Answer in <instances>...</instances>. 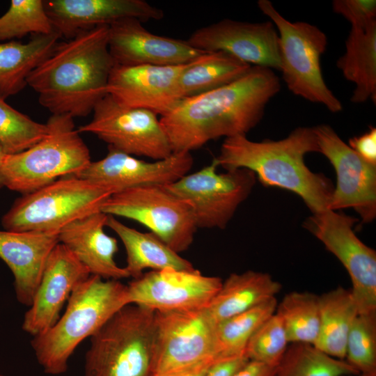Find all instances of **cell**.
<instances>
[{"label": "cell", "mask_w": 376, "mask_h": 376, "mask_svg": "<svg viewBox=\"0 0 376 376\" xmlns=\"http://www.w3.org/2000/svg\"><path fill=\"white\" fill-rule=\"evenodd\" d=\"M280 89L274 70L251 66L226 86L182 100L159 120L172 151L191 152L212 140L246 135Z\"/></svg>", "instance_id": "1"}, {"label": "cell", "mask_w": 376, "mask_h": 376, "mask_svg": "<svg viewBox=\"0 0 376 376\" xmlns=\"http://www.w3.org/2000/svg\"><path fill=\"white\" fill-rule=\"evenodd\" d=\"M109 26L82 31L58 42L29 75L27 86L52 114L84 117L107 95L114 62L109 50Z\"/></svg>", "instance_id": "2"}, {"label": "cell", "mask_w": 376, "mask_h": 376, "mask_svg": "<svg viewBox=\"0 0 376 376\" xmlns=\"http://www.w3.org/2000/svg\"><path fill=\"white\" fill-rule=\"evenodd\" d=\"M312 152H319L313 127H298L278 141H253L246 135L226 138L214 159L226 171L246 169L265 187L299 195L315 214L328 209L334 187L306 165L304 157Z\"/></svg>", "instance_id": "3"}, {"label": "cell", "mask_w": 376, "mask_h": 376, "mask_svg": "<svg viewBox=\"0 0 376 376\" xmlns=\"http://www.w3.org/2000/svg\"><path fill=\"white\" fill-rule=\"evenodd\" d=\"M128 304V286L119 280L90 275L80 282L70 296L63 315L31 340L44 372L53 375L65 373L68 360L79 343Z\"/></svg>", "instance_id": "4"}, {"label": "cell", "mask_w": 376, "mask_h": 376, "mask_svg": "<svg viewBox=\"0 0 376 376\" xmlns=\"http://www.w3.org/2000/svg\"><path fill=\"white\" fill-rule=\"evenodd\" d=\"M73 119L52 114L44 138L24 151L6 155L0 166V189L26 194L86 169L92 161L90 152Z\"/></svg>", "instance_id": "5"}, {"label": "cell", "mask_w": 376, "mask_h": 376, "mask_svg": "<svg viewBox=\"0 0 376 376\" xmlns=\"http://www.w3.org/2000/svg\"><path fill=\"white\" fill-rule=\"evenodd\" d=\"M155 347V311L128 304L90 338L84 376H152Z\"/></svg>", "instance_id": "6"}, {"label": "cell", "mask_w": 376, "mask_h": 376, "mask_svg": "<svg viewBox=\"0 0 376 376\" xmlns=\"http://www.w3.org/2000/svg\"><path fill=\"white\" fill-rule=\"evenodd\" d=\"M113 192L75 175L62 177L22 194L2 217L9 231L60 232L67 225L101 211Z\"/></svg>", "instance_id": "7"}, {"label": "cell", "mask_w": 376, "mask_h": 376, "mask_svg": "<svg viewBox=\"0 0 376 376\" xmlns=\"http://www.w3.org/2000/svg\"><path fill=\"white\" fill-rule=\"evenodd\" d=\"M257 4L276 29L280 71L288 90L331 112L342 111L341 102L327 86L322 72L320 58L328 44L327 35L310 23L288 21L269 0H259Z\"/></svg>", "instance_id": "8"}, {"label": "cell", "mask_w": 376, "mask_h": 376, "mask_svg": "<svg viewBox=\"0 0 376 376\" xmlns=\"http://www.w3.org/2000/svg\"><path fill=\"white\" fill-rule=\"evenodd\" d=\"M101 212L140 223L178 253L189 248L198 229L189 202L164 185H145L113 193Z\"/></svg>", "instance_id": "9"}, {"label": "cell", "mask_w": 376, "mask_h": 376, "mask_svg": "<svg viewBox=\"0 0 376 376\" xmlns=\"http://www.w3.org/2000/svg\"><path fill=\"white\" fill-rule=\"evenodd\" d=\"M218 166L214 158L207 166L166 185L189 202L198 228H226L256 182L255 173L250 170L218 173Z\"/></svg>", "instance_id": "10"}, {"label": "cell", "mask_w": 376, "mask_h": 376, "mask_svg": "<svg viewBox=\"0 0 376 376\" xmlns=\"http://www.w3.org/2000/svg\"><path fill=\"white\" fill-rule=\"evenodd\" d=\"M93 113L90 122L77 128L80 134H94L108 146L132 156L159 160L173 152L157 115L151 111L122 106L107 94Z\"/></svg>", "instance_id": "11"}, {"label": "cell", "mask_w": 376, "mask_h": 376, "mask_svg": "<svg viewBox=\"0 0 376 376\" xmlns=\"http://www.w3.org/2000/svg\"><path fill=\"white\" fill-rule=\"evenodd\" d=\"M152 376H166L217 361L214 324L205 310L155 311Z\"/></svg>", "instance_id": "12"}, {"label": "cell", "mask_w": 376, "mask_h": 376, "mask_svg": "<svg viewBox=\"0 0 376 376\" xmlns=\"http://www.w3.org/2000/svg\"><path fill=\"white\" fill-rule=\"evenodd\" d=\"M357 221L353 217L327 209L313 214L304 226L346 269L359 313L376 312V252L354 232Z\"/></svg>", "instance_id": "13"}, {"label": "cell", "mask_w": 376, "mask_h": 376, "mask_svg": "<svg viewBox=\"0 0 376 376\" xmlns=\"http://www.w3.org/2000/svg\"><path fill=\"white\" fill-rule=\"evenodd\" d=\"M319 148L334 166L337 177L328 209L352 207L362 223L376 217V164L362 159L329 125L313 127Z\"/></svg>", "instance_id": "14"}, {"label": "cell", "mask_w": 376, "mask_h": 376, "mask_svg": "<svg viewBox=\"0 0 376 376\" xmlns=\"http://www.w3.org/2000/svg\"><path fill=\"white\" fill-rule=\"evenodd\" d=\"M222 283L196 269L166 268L144 273L127 286L130 304L154 311H196L208 306Z\"/></svg>", "instance_id": "15"}, {"label": "cell", "mask_w": 376, "mask_h": 376, "mask_svg": "<svg viewBox=\"0 0 376 376\" xmlns=\"http://www.w3.org/2000/svg\"><path fill=\"white\" fill-rule=\"evenodd\" d=\"M187 41L205 52H223L251 66L280 71L279 36L271 21L224 19L196 30Z\"/></svg>", "instance_id": "16"}, {"label": "cell", "mask_w": 376, "mask_h": 376, "mask_svg": "<svg viewBox=\"0 0 376 376\" xmlns=\"http://www.w3.org/2000/svg\"><path fill=\"white\" fill-rule=\"evenodd\" d=\"M193 164L189 152H173L164 159L146 162L108 146L103 158L91 161L75 175L116 193L145 185L171 184L187 174Z\"/></svg>", "instance_id": "17"}, {"label": "cell", "mask_w": 376, "mask_h": 376, "mask_svg": "<svg viewBox=\"0 0 376 376\" xmlns=\"http://www.w3.org/2000/svg\"><path fill=\"white\" fill-rule=\"evenodd\" d=\"M187 64L114 65L107 84V94L122 106L147 109L163 116L182 100L178 79Z\"/></svg>", "instance_id": "18"}, {"label": "cell", "mask_w": 376, "mask_h": 376, "mask_svg": "<svg viewBox=\"0 0 376 376\" xmlns=\"http://www.w3.org/2000/svg\"><path fill=\"white\" fill-rule=\"evenodd\" d=\"M139 19L125 18L109 26V50L115 65H181L207 53L187 40L154 34Z\"/></svg>", "instance_id": "19"}, {"label": "cell", "mask_w": 376, "mask_h": 376, "mask_svg": "<svg viewBox=\"0 0 376 376\" xmlns=\"http://www.w3.org/2000/svg\"><path fill=\"white\" fill-rule=\"evenodd\" d=\"M91 275L88 269L63 244L50 253L22 328L33 337L52 327L75 288Z\"/></svg>", "instance_id": "20"}, {"label": "cell", "mask_w": 376, "mask_h": 376, "mask_svg": "<svg viewBox=\"0 0 376 376\" xmlns=\"http://www.w3.org/2000/svg\"><path fill=\"white\" fill-rule=\"evenodd\" d=\"M54 30L68 39L78 33L125 18L160 20L164 11L144 0H45Z\"/></svg>", "instance_id": "21"}, {"label": "cell", "mask_w": 376, "mask_h": 376, "mask_svg": "<svg viewBox=\"0 0 376 376\" xmlns=\"http://www.w3.org/2000/svg\"><path fill=\"white\" fill-rule=\"evenodd\" d=\"M59 232L0 230V258L14 277L17 301L30 306Z\"/></svg>", "instance_id": "22"}, {"label": "cell", "mask_w": 376, "mask_h": 376, "mask_svg": "<svg viewBox=\"0 0 376 376\" xmlns=\"http://www.w3.org/2000/svg\"><path fill=\"white\" fill-rule=\"evenodd\" d=\"M107 218V214L100 211L76 220L60 230L58 240L91 275L120 281L130 276L114 259L118 251V241L104 231Z\"/></svg>", "instance_id": "23"}, {"label": "cell", "mask_w": 376, "mask_h": 376, "mask_svg": "<svg viewBox=\"0 0 376 376\" xmlns=\"http://www.w3.org/2000/svg\"><path fill=\"white\" fill-rule=\"evenodd\" d=\"M281 285L267 273L253 270L231 274L204 308L215 325L276 297Z\"/></svg>", "instance_id": "24"}, {"label": "cell", "mask_w": 376, "mask_h": 376, "mask_svg": "<svg viewBox=\"0 0 376 376\" xmlns=\"http://www.w3.org/2000/svg\"><path fill=\"white\" fill-rule=\"evenodd\" d=\"M107 226L120 239L126 252V266L130 277L139 278L143 270L173 268L191 270L193 265L172 250L154 233H142L108 215Z\"/></svg>", "instance_id": "25"}, {"label": "cell", "mask_w": 376, "mask_h": 376, "mask_svg": "<svg viewBox=\"0 0 376 376\" xmlns=\"http://www.w3.org/2000/svg\"><path fill=\"white\" fill-rule=\"evenodd\" d=\"M336 65L343 77L355 85L350 100L354 104L376 102V21L351 27L345 53Z\"/></svg>", "instance_id": "26"}, {"label": "cell", "mask_w": 376, "mask_h": 376, "mask_svg": "<svg viewBox=\"0 0 376 376\" xmlns=\"http://www.w3.org/2000/svg\"><path fill=\"white\" fill-rule=\"evenodd\" d=\"M61 36L36 35L29 42H0V96L14 95L27 86L31 72L53 52Z\"/></svg>", "instance_id": "27"}, {"label": "cell", "mask_w": 376, "mask_h": 376, "mask_svg": "<svg viewBox=\"0 0 376 376\" xmlns=\"http://www.w3.org/2000/svg\"><path fill=\"white\" fill-rule=\"evenodd\" d=\"M320 325L314 346L327 355L345 359L347 338L359 309L351 290L338 287L319 295Z\"/></svg>", "instance_id": "28"}, {"label": "cell", "mask_w": 376, "mask_h": 376, "mask_svg": "<svg viewBox=\"0 0 376 376\" xmlns=\"http://www.w3.org/2000/svg\"><path fill=\"white\" fill-rule=\"evenodd\" d=\"M251 68L223 52H207L188 63L178 79L182 100L226 86L244 75Z\"/></svg>", "instance_id": "29"}, {"label": "cell", "mask_w": 376, "mask_h": 376, "mask_svg": "<svg viewBox=\"0 0 376 376\" xmlns=\"http://www.w3.org/2000/svg\"><path fill=\"white\" fill-rule=\"evenodd\" d=\"M277 303L276 297L272 298L215 324L216 359L245 354L249 339L259 327L275 313Z\"/></svg>", "instance_id": "30"}, {"label": "cell", "mask_w": 376, "mask_h": 376, "mask_svg": "<svg viewBox=\"0 0 376 376\" xmlns=\"http://www.w3.org/2000/svg\"><path fill=\"white\" fill-rule=\"evenodd\" d=\"M275 313L283 322L289 343L315 345L320 325L319 295L290 292L277 303Z\"/></svg>", "instance_id": "31"}, {"label": "cell", "mask_w": 376, "mask_h": 376, "mask_svg": "<svg viewBox=\"0 0 376 376\" xmlns=\"http://www.w3.org/2000/svg\"><path fill=\"white\" fill-rule=\"evenodd\" d=\"M345 359L334 358L306 343H290L274 376H354Z\"/></svg>", "instance_id": "32"}, {"label": "cell", "mask_w": 376, "mask_h": 376, "mask_svg": "<svg viewBox=\"0 0 376 376\" xmlns=\"http://www.w3.org/2000/svg\"><path fill=\"white\" fill-rule=\"evenodd\" d=\"M54 31L42 0H12L8 10L0 17L1 41Z\"/></svg>", "instance_id": "33"}, {"label": "cell", "mask_w": 376, "mask_h": 376, "mask_svg": "<svg viewBox=\"0 0 376 376\" xmlns=\"http://www.w3.org/2000/svg\"><path fill=\"white\" fill-rule=\"evenodd\" d=\"M48 127L9 105L0 96V144L7 155L24 151L45 136Z\"/></svg>", "instance_id": "34"}, {"label": "cell", "mask_w": 376, "mask_h": 376, "mask_svg": "<svg viewBox=\"0 0 376 376\" xmlns=\"http://www.w3.org/2000/svg\"><path fill=\"white\" fill-rule=\"evenodd\" d=\"M345 360L359 374L376 371V312L359 313L354 319Z\"/></svg>", "instance_id": "35"}, {"label": "cell", "mask_w": 376, "mask_h": 376, "mask_svg": "<svg viewBox=\"0 0 376 376\" xmlns=\"http://www.w3.org/2000/svg\"><path fill=\"white\" fill-rule=\"evenodd\" d=\"M288 344L283 322L274 313L252 335L246 346L245 354L249 360L277 367Z\"/></svg>", "instance_id": "36"}, {"label": "cell", "mask_w": 376, "mask_h": 376, "mask_svg": "<svg viewBox=\"0 0 376 376\" xmlns=\"http://www.w3.org/2000/svg\"><path fill=\"white\" fill-rule=\"evenodd\" d=\"M332 9L348 21L351 27L363 26L376 21L375 0H334Z\"/></svg>", "instance_id": "37"}, {"label": "cell", "mask_w": 376, "mask_h": 376, "mask_svg": "<svg viewBox=\"0 0 376 376\" xmlns=\"http://www.w3.org/2000/svg\"><path fill=\"white\" fill-rule=\"evenodd\" d=\"M348 146L362 159L376 164V129L370 127L364 134L349 139Z\"/></svg>", "instance_id": "38"}, {"label": "cell", "mask_w": 376, "mask_h": 376, "mask_svg": "<svg viewBox=\"0 0 376 376\" xmlns=\"http://www.w3.org/2000/svg\"><path fill=\"white\" fill-rule=\"evenodd\" d=\"M249 360L245 354L217 360L209 366L204 376H233Z\"/></svg>", "instance_id": "39"}, {"label": "cell", "mask_w": 376, "mask_h": 376, "mask_svg": "<svg viewBox=\"0 0 376 376\" xmlns=\"http://www.w3.org/2000/svg\"><path fill=\"white\" fill-rule=\"evenodd\" d=\"M276 367L249 360L233 376H274Z\"/></svg>", "instance_id": "40"}, {"label": "cell", "mask_w": 376, "mask_h": 376, "mask_svg": "<svg viewBox=\"0 0 376 376\" xmlns=\"http://www.w3.org/2000/svg\"><path fill=\"white\" fill-rule=\"evenodd\" d=\"M213 362L203 363L192 368L166 376H204L205 371Z\"/></svg>", "instance_id": "41"}, {"label": "cell", "mask_w": 376, "mask_h": 376, "mask_svg": "<svg viewBox=\"0 0 376 376\" xmlns=\"http://www.w3.org/2000/svg\"><path fill=\"white\" fill-rule=\"evenodd\" d=\"M6 155L7 154L5 152L3 148H2V146L0 144V166L2 164Z\"/></svg>", "instance_id": "42"}, {"label": "cell", "mask_w": 376, "mask_h": 376, "mask_svg": "<svg viewBox=\"0 0 376 376\" xmlns=\"http://www.w3.org/2000/svg\"><path fill=\"white\" fill-rule=\"evenodd\" d=\"M355 376H376V371L368 373H360Z\"/></svg>", "instance_id": "43"}, {"label": "cell", "mask_w": 376, "mask_h": 376, "mask_svg": "<svg viewBox=\"0 0 376 376\" xmlns=\"http://www.w3.org/2000/svg\"><path fill=\"white\" fill-rule=\"evenodd\" d=\"M0 376H6V375L0 373Z\"/></svg>", "instance_id": "44"}]
</instances>
